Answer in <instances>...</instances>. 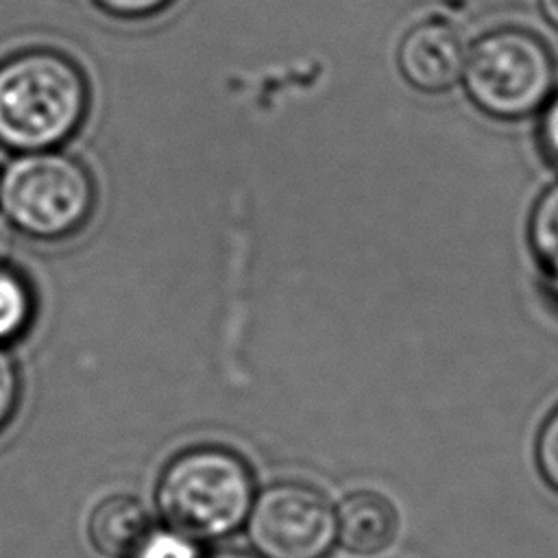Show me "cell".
<instances>
[{"mask_svg":"<svg viewBox=\"0 0 558 558\" xmlns=\"http://www.w3.org/2000/svg\"><path fill=\"white\" fill-rule=\"evenodd\" d=\"M244 525L259 558H327L336 543V510L303 482L259 490Z\"/></svg>","mask_w":558,"mask_h":558,"instance_id":"cell-5","label":"cell"},{"mask_svg":"<svg viewBox=\"0 0 558 558\" xmlns=\"http://www.w3.org/2000/svg\"><path fill=\"white\" fill-rule=\"evenodd\" d=\"M203 558H259L257 554H248V551H235V549H220V551H214L209 556H203Z\"/></svg>","mask_w":558,"mask_h":558,"instance_id":"cell-17","label":"cell"},{"mask_svg":"<svg viewBox=\"0 0 558 558\" xmlns=\"http://www.w3.org/2000/svg\"><path fill=\"white\" fill-rule=\"evenodd\" d=\"M397 534L399 512L379 493H351L336 510V541L353 556H375L388 549Z\"/></svg>","mask_w":558,"mask_h":558,"instance_id":"cell-7","label":"cell"},{"mask_svg":"<svg viewBox=\"0 0 558 558\" xmlns=\"http://www.w3.org/2000/svg\"><path fill=\"white\" fill-rule=\"evenodd\" d=\"M554 74V57L541 37L523 28H499L466 50L462 78L484 113L519 120L549 100Z\"/></svg>","mask_w":558,"mask_h":558,"instance_id":"cell-4","label":"cell"},{"mask_svg":"<svg viewBox=\"0 0 558 558\" xmlns=\"http://www.w3.org/2000/svg\"><path fill=\"white\" fill-rule=\"evenodd\" d=\"M94 207L89 170L57 148L20 153L0 172L2 218L28 238H68L89 220Z\"/></svg>","mask_w":558,"mask_h":558,"instance_id":"cell-3","label":"cell"},{"mask_svg":"<svg viewBox=\"0 0 558 558\" xmlns=\"http://www.w3.org/2000/svg\"><path fill=\"white\" fill-rule=\"evenodd\" d=\"M466 50L453 24L425 20L403 35L397 63L412 87L421 92H445L462 78Z\"/></svg>","mask_w":558,"mask_h":558,"instance_id":"cell-6","label":"cell"},{"mask_svg":"<svg viewBox=\"0 0 558 558\" xmlns=\"http://www.w3.org/2000/svg\"><path fill=\"white\" fill-rule=\"evenodd\" d=\"M89 87L83 70L48 48L0 63V144L17 153L50 150L83 124Z\"/></svg>","mask_w":558,"mask_h":558,"instance_id":"cell-1","label":"cell"},{"mask_svg":"<svg viewBox=\"0 0 558 558\" xmlns=\"http://www.w3.org/2000/svg\"><path fill=\"white\" fill-rule=\"evenodd\" d=\"M541 142L549 159L558 163V96L551 98L545 107L541 120Z\"/></svg>","mask_w":558,"mask_h":558,"instance_id":"cell-15","label":"cell"},{"mask_svg":"<svg viewBox=\"0 0 558 558\" xmlns=\"http://www.w3.org/2000/svg\"><path fill=\"white\" fill-rule=\"evenodd\" d=\"M100 11L120 20H144L150 17L174 0H92Z\"/></svg>","mask_w":558,"mask_h":558,"instance_id":"cell-14","label":"cell"},{"mask_svg":"<svg viewBox=\"0 0 558 558\" xmlns=\"http://www.w3.org/2000/svg\"><path fill=\"white\" fill-rule=\"evenodd\" d=\"M150 530L146 508L126 495L102 499L87 521L89 543L105 558H133Z\"/></svg>","mask_w":558,"mask_h":558,"instance_id":"cell-8","label":"cell"},{"mask_svg":"<svg viewBox=\"0 0 558 558\" xmlns=\"http://www.w3.org/2000/svg\"><path fill=\"white\" fill-rule=\"evenodd\" d=\"M530 242L545 275L558 290V183L551 185L534 205Z\"/></svg>","mask_w":558,"mask_h":558,"instance_id":"cell-9","label":"cell"},{"mask_svg":"<svg viewBox=\"0 0 558 558\" xmlns=\"http://www.w3.org/2000/svg\"><path fill=\"white\" fill-rule=\"evenodd\" d=\"M7 227H9V225H7V220H4V222L0 220V262H2V257H4V253L9 251V244H11Z\"/></svg>","mask_w":558,"mask_h":558,"instance_id":"cell-18","label":"cell"},{"mask_svg":"<svg viewBox=\"0 0 558 558\" xmlns=\"http://www.w3.org/2000/svg\"><path fill=\"white\" fill-rule=\"evenodd\" d=\"M534 458L543 482L558 493V408L545 418L538 429Z\"/></svg>","mask_w":558,"mask_h":558,"instance_id":"cell-12","label":"cell"},{"mask_svg":"<svg viewBox=\"0 0 558 558\" xmlns=\"http://www.w3.org/2000/svg\"><path fill=\"white\" fill-rule=\"evenodd\" d=\"M255 495L246 460L218 445L177 453L166 462L155 486V504L166 525L196 543L242 527Z\"/></svg>","mask_w":558,"mask_h":558,"instance_id":"cell-2","label":"cell"},{"mask_svg":"<svg viewBox=\"0 0 558 558\" xmlns=\"http://www.w3.org/2000/svg\"><path fill=\"white\" fill-rule=\"evenodd\" d=\"M33 318V290L28 281L0 262V347L26 331Z\"/></svg>","mask_w":558,"mask_h":558,"instance_id":"cell-10","label":"cell"},{"mask_svg":"<svg viewBox=\"0 0 558 558\" xmlns=\"http://www.w3.org/2000/svg\"><path fill=\"white\" fill-rule=\"evenodd\" d=\"M133 558H203L198 543L166 527L150 530Z\"/></svg>","mask_w":558,"mask_h":558,"instance_id":"cell-11","label":"cell"},{"mask_svg":"<svg viewBox=\"0 0 558 558\" xmlns=\"http://www.w3.org/2000/svg\"><path fill=\"white\" fill-rule=\"evenodd\" d=\"M541 13L551 26L558 28V0H541Z\"/></svg>","mask_w":558,"mask_h":558,"instance_id":"cell-16","label":"cell"},{"mask_svg":"<svg viewBox=\"0 0 558 558\" xmlns=\"http://www.w3.org/2000/svg\"><path fill=\"white\" fill-rule=\"evenodd\" d=\"M20 401V373L15 360L0 347V429L13 418Z\"/></svg>","mask_w":558,"mask_h":558,"instance_id":"cell-13","label":"cell"}]
</instances>
